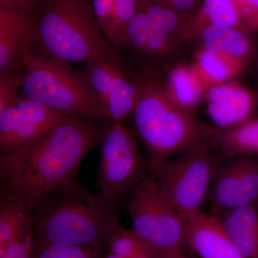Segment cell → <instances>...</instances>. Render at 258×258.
Returning a JSON list of instances; mask_svg holds the SVG:
<instances>
[{"label":"cell","instance_id":"6da1fadb","mask_svg":"<svg viewBox=\"0 0 258 258\" xmlns=\"http://www.w3.org/2000/svg\"><path fill=\"white\" fill-rule=\"evenodd\" d=\"M108 123L69 113L46 133L1 156V175L29 211L61 185L76 179L80 164L97 144Z\"/></svg>","mask_w":258,"mask_h":258},{"label":"cell","instance_id":"7a4b0ae2","mask_svg":"<svg viewBox=\"0 0 258 258\" xmlns=\"http://www.w3.org/2000/svg\"><path fill=\"white\" fill-rule=\"evenodd\" d=\"M31 215L36 245L87 247L103 257L122 227L117 202L88 191L76 179L42 198Z\"/></svg>","mask_w":258,"mask_h":258},{"label":"cell","instance_id":"3957f363","mask_svg":"<svg viewBox=\"0 0 258 258\" xmlns=\"http://www.w3.org/2000/svg\"><path fill=\"white\" fill-rule=\"evenodd\" d=\"M138 99L132 114L134 133L142 141L150 160H166L203 142L214 131L204 126L193 112L171 99L157 74L145 71L135 80Z\"/></svg>","mask_w":258,"mask_h":258},{"label":"cell","instance_id":"277c9868","mask_svg":"<svg viewBox=\"0 0 258 258\" xmlns=\"http://www.w3.org/2000/svg\"><path fill=\"white\" fill-rule=\"evenodd\" d=\"M35 44L44 56L67 63L102 56L120 57L102 31L92 0H45Z\"/></svg>","mask_w":258,"mask_h":258},{"label":"cell","instance_id":"5b68a950","mask_svg":"<svg viewBox=\"0 0 258 258\" xmlns=\"http://www.w3.org/2000/svg\"><path fill=\"white\" fill-rule=\"evenodd\" d=\"M23 66L25 78L22 91L25 96L63 113L88 115L113 123L84 74L73 72L67 62L37 55L28 49L23 54Z\"/></svg>","mask_w":258,"mask_h":258},{"label":"cell","instance_id":"8992f818","mask_svg":"<svg viewBox=\"0 0 258 258\" xmlns=\"http://www.w3.org/2000/svg\"><path fill=\"white\" fill-rule=\"evenodd\" d=\"M224 157L210 142H205L174 159H149L147 168L179 212H195L208 198Z\"/></svg>","mask_w":258,"mask_h":258},{"label":"cell","instance_id":"52a82bcc","mask_svg":"<svg viewBox=\"0 0 258 258\" xmlns=\"http://www.w3.org/2000/svg\"><path fill=\"white\" fill-rule=\"evenodd\" d=\"M128 209L133 230L161 257L182 251L186 244L184 218L154 176H146L134 188Z\"/></svg>","mask_w":258,"mask_h":258},{"label":"cell","instance_id":"ba28073f","mask_svg":"<svg viewBox=\"0 0 258 258\" xmlns=\"http://www.w3.org/2000/svg\"><path fill=\"white\" fill-rule=\"evenodd\" d=\"M101 143L99 195L117 202L145 178L147 163L139 154L135 133L121 123L107 125Z\"/></svg>","mask_w":258,"mask_h":258},{"label":"cell","instance_id":"9c48e42d","mask_svg":"<svg viewBox=\"0 0 258 258\" xmlns=\"http://www.w3.org/2000/svg\"><path fill=\"white\" fill-rule=\"evenodd\" d=\"M120 57L102 56L86 62L83 73L91 91L113 123H121L133 114L138 86L120 66Z\"/></svg>","mask_w":258,"mask_h":258},{"label":"cell","instance_id":"30bf717a","mask_svg":"<svg viewBox=\"0 0 258 258\" xmlns=\"http://www.w3.org/2000/svg\"><path fill=\"white\" fill-rule=\"evenodd\" d=\"M69 113L33 101L22 93L0 112L1 156L15 152L46 133Z\"/></svg>","mask_w":258,"mask_h":258},{"label":"cell","instance_id":"8fae6325","mask_svg":"<svg viewBox=\"0 0 258 258\" xmlns=\"http://www.w3.org/2000/svg\"><path fill=\"white\" fill-rule=\"evenodd\" d=\"M214 216L248 205H258V160L249 156L231 157L217 170L208 195Z\"/></svg>","mask_w":258,"mask_h":258},{"label":"cell","instance_id":"7c38bea8","mask_svg":"<svg viewBox=\"0 0 258 258\" xmlns=\"http://www.w3.org/2000/svg\"><path fill=\"white\" fill-rule=\"evenodd\" d=\"M207 113L217 131L229 130L254 118L258 96L236 80L219 83L204 92Z\"/></svg>","mask_w":258,"mask_h":258},{"label":"cell","instance_id":"4fadbf2b","mask_svg":"<svg viewBox=\"0 0 258 258\" xmlns=\"http://www.w3.org/2000/svg\"><path fill=\"white\" fill-rule=\"evenodd\" d=\"M184 45L169 36L138 4L125 30L122 50L127 49L152 63L169 66L170 69Z\"/></svg>","mask_w":258,"mask_h":258},{"label":"cell","instance_id":"5bb4252c","mask_svg":"<svg viewBox=\"0 0 258 258\" xmlns=\"http://www.w3.org/2000/svg\"><path fill=\"white\" fill-rule=\"evenodd\" d=\"M38 15L0 8V73L23 69L25 51L36 39Z\"/></svg>","mask_w":258,"mask_h":258},{"label":"cell","instance_id":"9a60e30c","mask_svg":"<svg viewBox=\"0 0 258 258\" xmlns=\"http://www.w3.org/2000/svg\"><path fill=\"white\" fill-rule=\"evenodd\" d=\"M181 214L186 224V244L200 258H244L216 217L201 210Z\"/></svg>","mask_w":258,"mask_h":258},{"label":"cell","instance_id":"2e32d148","mask_svg":"<svg viewBox=\"0 0 258 258\" xmlns=\"http://www.w3.org/2000/svg\"><path fill=\"white\" fill-rule=\"evenodd\" d=\"M255 34L247 29L207 25L198 29L189 42H196L198 50L221 54L247 68L257 54Z\"/></svg>","mask_w":258,"mask_h":258},{"label":"cell","instance_id":"e0dca14e","mask_svg":"<svg viewBox=\"0 0 258 258\" xmlns=\"http://www.w3.org/2000/svg\"><path fill=\"white\" fill-rule=\"evenodd\" d=\"M216 217L244 258H258V205L233 209Z\"/></svg>","mask_w":258,"mask_h":258},{"label":"cell","instance_id":"ac0fdd59","mask_svg":"<svg viewBox=\"0 0 258 258\" xmlns=\"http://www.w3.org/2000/svg\"><path fill=\"white\" fill-rule=\"evenodd\" d=\"M139 0H92L98 23L116 52L123 48L125 30L138 8Z\"/></svg>","mask_w":258,"mask_h":258},{"label":"cell","instance_id":"d6986e66","mask_svg":"<svg viewBox=\"0 0 258 258\" xmlns=\"http://www.w3.org/2000/svg\"><path fill=\"white\" fill-rule=\"evenodd\" d=\"M190 64L205 91L214 85L236 80L247 69L233 59L205 50H197Z\"/></svg>","mask_w":258,"mask_h":258},{"label":"cell","instance_id":"ffe728a7","mask_svg":"<svg viewBox=\"0 0 258 258\" xmlns=\"http://www.w3.org/2000/svg\"><path fill=\"white\" fill-rule=\"evenodd\" d=\"M164 84L174 103L186 111L195 113L203 100L205 90L191 64H177L171 67Z\"/></svg>","mask_w":258,"mask_h":258},{"label":"cell","instance_id":"44dd1931","mask_svg":"<svg viewBox=\"0 0 258 258\" xmlns=\"http://www.w3.org/2000/svg\"><path fill=\"white\" fill-rule=\"evenodd\" d=\"M210 142L227 158L258 154V118L229 130L214 132Z\"/></svg>","mask_w":258,"mask_h":258},{"label":"cell","instance_id":"7402d4cb","mask_svg":"<svg viewBox=\"0 0 258 258\" xmlns=\"http://www.w3.org/2000/svg\"><path fill=\"white\" fill-rule=\"evenodd\" d=\"M207 25L249 30L242 22L234 0H203L198 12L186 20V41L189 42L198 29Z\"/></svg>","mask_w":258,"mask_h":258},{"label":"cell","instance_id":"603a6c76","mask_svg":"<svg viewBox=\"0 0 258 258\" xmlns=\"http://www.w3.org/2000/svg\"><path fill=\"white\" fill-rule=\"evenodd\" d=\"M108 253L123 257H132L147 253L160 254L135 231L127 230L123 227L110 242Z\"/></svg>","mask_w":258,"mask_h":258},{"label":"cell","instance_id":"cb8c5ba5","mask_svg":"<svg viewBox=\"0 0 258 258\" xmlns=\"http://www.w3.org/2000/svg\"><path fill=\"white\" fill-rule=\"evenodd\" d=\"M32 258H104L87 247L45 244L36 245Z\"/></svg>","mask_w":258,"mask_h":258},{"label":"cell","instance_id":"d4e9b609","mask_svg":"<svg viewBox=\"0 0 258 258\" xmlns=\"http://www.w3.org/2000/svg\"><path fill=\"white\" fill-rule=\"evenodd\" d=\"M25 72L24 69L0 73V112L14 101L23 88Z\"/></svg>","mask_w":258,"mask_h":258},{"label":"cell","instance_id":"484cf974","mask_svg":"<svg viewBox=\"0 0 258 258\" xmlns=\"http://www.w3.org/2000/svg\"><path fill=\"white\" fill-rule=\"evenodd\" d=\"M246 28L258 33V0H234Z\"/></svg>","mask_w":258,"mask_h":258},{"label":"cell","instance_id":"4316f807","mask_svg":"<svg viewBox=\"0 0 258 258\" xmlns=\"http://www.w3.org/2000/svg\"><path fill=\"white\" fill-rule=\"evenodd\" d=\"M45 0H0V8L27 15H39Z\"/></svg>","mask_w":258,"mask_h":258},{"label":"cell","instance_id":"83f0119b","mask_svg":"<svg viewBox=\"0 0 258 258\" xmlns=\"http://www.w3.org/2000/svg\"><path fill=\"white\" fill-rule=\"evenodd\" d=\"M203 0H169L164 6L170 8L186 20L198 12Z\"/></svg>","mask_w":258,"mask_h":258},{"label":"cell","instance_id":"f1b7e54d","mask_svg":"<svg viewBox=\"0 0 258 258\" xmlns=\"http://www.w3.org/2000/svg\"><path fill=\"white\" fill-rule=\"evenodd\" d=\"M104 258H161V256L160 254L157 253H147L140 254V255L135 256V257H123L115 255V254L108 253Z\"/></svg>","mask_w":258,"mask_h":258},{"label":"cell","instance_id":"f546056e","mask_svg":"<svg viewBox=\"0 0 258 258\" xmlns=\"http://www.w3.org/2000/svg\"><path fill=\"white\" fill-rule=\"evenodd\" d=\"M150 1L153 2V3H157V4L166 5L169 0H150Z\"/></svg>","mask_w":258,"mask_h":258},{"label":"cell","instance_id":"4dcf8cb0","mask_svg":"<svg viewBox=\"0 0 258 258\" xmlns=\"http://www.w3.org/2000/svg\"><path fill=\"white\" fill-rule=\"evenodd\" d=\"M256 57H257V68H258V48H257V54H256Z\"/></svg>","mask_w":258,"mask_h":258}]
</instances>
